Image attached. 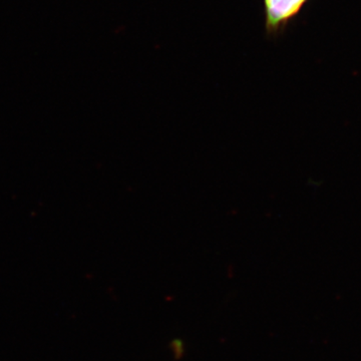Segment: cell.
<instances>
[{
	"label": "cell",
	"instance_id": "cell-1",
	"mask_svg": "<svg viewBox=\"0 0 361 361\" xmlns=\"http://www.w3.org/2000/svg\"><path fill=\"white\" fill-rule=\"evenodd\" d=\"M263 2L266 35L276 37L285 32L310 0H263Z\"/></svg>",
	"mask_w": 361,
	"mask_h": 361
}]
</instances>
